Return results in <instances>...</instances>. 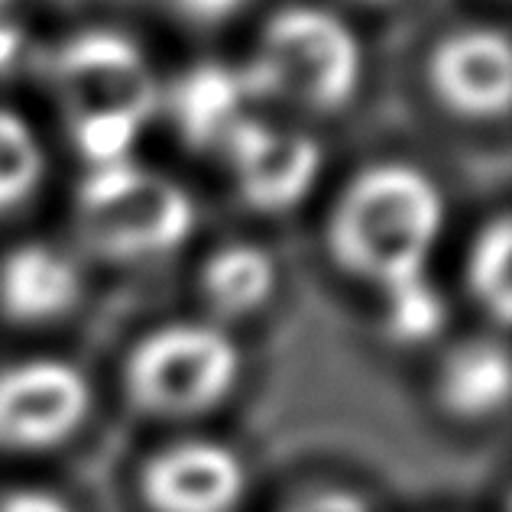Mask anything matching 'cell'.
<instances>
[{"instance_id":"obj_1","label":"cell","mask_w":512,"mask_h":512,"mask_svg":"<svg viewBox=\"0 0 512 512\" xmlns=\"http://www.w3.org/2000/svg\"><path fill=\"white\" fill-rule=\"evenodd\" d=\"M444 221L441 192L422 169L383 163L341 192L328 221V247L347 273L380 289L425 276Z\"/></svg>"},{"instance_id":"obj_2","label":"cell","mask_w":512,"mask_h":512,"mask_svg":"<svg viewBox=\"0 0 512 512\" xmlns=\"http://www.w3.org/2000/svg\"><path fill=\"white\" fill-rule=\"evenodd\" d=\"M237 72L247 98L328 114L344 107L360 82V43L338 13L308 4L282 7Z\"/></svg>"},{"instance_id":"obj_3","label":"cell","mask_w":512,"mask_h":512,"mask_svg":"<svg viewBox=\"0 0 512 512\" xmlns=\"http://www.w3.org/2000/svg\"><path fill=\"white\" fill-rule=\"evenodd\" d=\"M75 221L94 253L107 260H146L175 250L192 234L195 205L182 185L127 159L85 175Z\"/></svg>"},{"instance_id":"obj_4","label":"cell","mask_w":512,"mask_h":512,"mask_svg":"<svg viewBox=\"0 0 512 512\" xmlns=\"http://www.w3.org/2000/svg\"><path fill=\"white\" fill-rule=\"evenodd\" d=\"M240 357L221 328L179 321L163 325L133 347L127 393L150 415H198L231 393Z\"/></svg>"},{"instance_id":"obj_5","label":"cell","mask_w":512,"mask_h":512,"mask_svg":"<svg viewBox=\"0 0 512 512\" xmlns=\"http://www.w3.org/2000/svg\"><path fill=\"white\" fill-rule=\"evenodd\" d=\"M46 75L69 124L127 120L143 127L159 101L143 49L111 30H88L65 39L52 49Z\"/></svg>"},{"instance_id":"obj_6","label":"cell","mask_w":512,"mask_h":512,"mask_svg":"<svg viewBox=\"0 0 512 512\" xmlns=\"http://www.w3.org/2000/svg\"><path fill=\"white\" fill-rule=\"evenodd\" d=\"M240 195L256 211H286L312 192L321 146L302 130L240 114L218 143Z\"/></svg>"},{"instance_id":"obj_7","label":"cell","mask_w":512,"mask_h":512,"mask_svg":"<svg viewBox=\"0 0 512 512\" xmlns=\"http://www.w3.org/2000/svg\"><path fill=\"white\" fill-rule=\"evenodd\" d=\"M91 406L88 380L62 360L0 370V448L43 451L72 435Z\"/></svg>"},{"instance_id":"obj_8","label":"cell","mask_w":512,"mask_h":512,"mask_svg":"<svg viewBox=\"0 0 512 512\" xmlns=\"http://www.w3.org/2000/svg\"><path fill=\"white\" fill-rule=\"evenodd\" d=\"M140 487L153 512H234L247 470L218 441H179L146 461Z\"/></svg>"},{"instance_id":"obj_9","label":"cell","mask_w":512,"mask_h":512,"mask_svg":"<svg viewBox=\"0 0 512 512\" xmlns=\"http://www.w3.org/2000/svg\"><path fill=\"white\" fill-rule=\"evenodd\" d=\"M435 94L464 117H500L512 98V52L500 30H461L431 52Z\"/></svg>"},{"instance_id":"obj_10","label":"cell","mask_w":512,"mask_h":512,"mask_svg":"<svg viewBox=\"0 0 512 512\" xmlns=\"http://www.w3.org/2000/svg\"><path fill=\"white\" fill-rule=\"evenodd\" d=\"M82 273L52 244H20L0 263V312L17 325H43L72 312Z\"/></svg>"},{"instance_id":"obj_11","label":"cell","mask_w":512,"mask_h":512,"mask_svg":"<svg viewBox=\"0 0 512 512\" xmlns=\"http://www.w3.org/2000/svg\"><path fill=\"white\" fill-rule=\"evenodd\" d=\"M247 91L237 69L227 65H195L172 85L169 107L179 133L195 150H218L224 133L244 111Z\"/></svg>"},{"instance_id":"obj_12","label":"cell","mask_w":512,"mask_h":512,"mask_svg":"<svg viewBox=\"0 0 512 512\" xmlns=\"http://www.w3.org/2000/svg\"><path fill=\"white\" fill-rule=\"evenodd\" d=\"M509 357L493 341H470L448 354L438 376V399L457 419H487L509 399Z\"/></svg>"},{"instance_id":"obj_13","label":"cell","mask_w":512,"mask_h":512,"mask_svg":"<svg viewBox=\"0 0 512 512\" xmlns=\"http://www.w3.org/2000/svg\"><path fill=\"white\" fill-rule=\"evenodd\" d=\"M276 286L273 256L253 244H227L214 250L198 273V292L221 318L256 312Z\"/></svg>"},{"instance_id":"obj_14","label":"cell","mask_w":512,"mask_h":512,"mask_svg":"<svg viewBox=\"0 0 512 512\" xmlns=\"http://www.w3.org/2000/svg\"><path fill=\"white\" fill-rule=\"evenodd\" d=\"M512 224L506 214L480 227L467 256V286L487 312L506 325L512 318Z\"/></svg>"},{"instance_id":"obj_15","label":"cell","mask_w":512,"mask_h":512,"mask_svg":"<svg viewBox=\"0 0 512 512\" xmlns=\"http://www.w3.org/2000/svg\"><path fill=\"white\" fill-rule=\"evenodd\" d=\"M46 159L33 127L10 107H0V211L30 198L43 182Z\"/></svg>"},{"instance_id":"obj_16","label":"cell","mask_w":512,"mask_h":512,"mask_svg":"<svg viewBox=\"0 0 512 512\" xmlns=\"http://www.w3.org/2000/svg\"><path fill=\"white\" fill-rule=\"evenodd\" d=\"M444 318H448V308L425 276L386 289V334L393 341H431L444 328Z\"/></svg>"},{"instance_id":"obj_17","label":"cell","mask_w":512,"mask_h":512,"mask_svg":"<svg viewBox=\"0 0 512 512\" xmlns=\"http://www.w3.org/2000/svg\"><path fill=\"white\" fill-rule=\"evenodd\" d=\"M286 512H370V506L363 503L357 493L328 487V490H312L299 496Z\"/></svg>"},{"instance_id":"obj_18","label":"cell","mask_w":512,"mask_h":512,"mask_svg":"<svg viewBox=\"0 0 512 512\" xmlns=\"http://www.w3.org/2000/svg\"><path fill=\"white\" fill-rule=\"evenodd\" d=\"M244 4L247 0H175V7H179V13L185 20L205 23V26L231 20Z\"/></svg>"},{"instance_id":"obj_19","label":"cell","mask_w":512,"mask_h":512,"mask_svg":"<svg viewBox=\"0 0 512 512\" xmlns=\"http://www.w3.org/2000/svg\"><path fill=\"white\" fill-rule=\"evenodd\" d=\"M0 512H72V509L43 490H13L0 500Z\"/></svg>"},{"instance_id":"obj_20","label":"cell","mask_w":512,"mask_h":512,"mask_svg":"<svg viewBox=\"0 0 512 512\" xmlns=\"http://www.w3.org/2000/svg\"><path fill=\"white\" fill-rule=\"evenodd\" d=\"M13 52H17V36L0 26V65H4L13 56Z\"/></svg>"},{"instance_id":"obj_21","label":"cell","mask_w":512,"mask_h":512,"mask_svg":"<svg viewBox=\"0 0 512 512\" xmlns=\"http://www.w3.org/2000/svg\"><path fill=\"white\" fill-rule=\"evenodd\" d=\"M7 4H13V0H0V10H4Z\"/></svg>"}]
</instances>
